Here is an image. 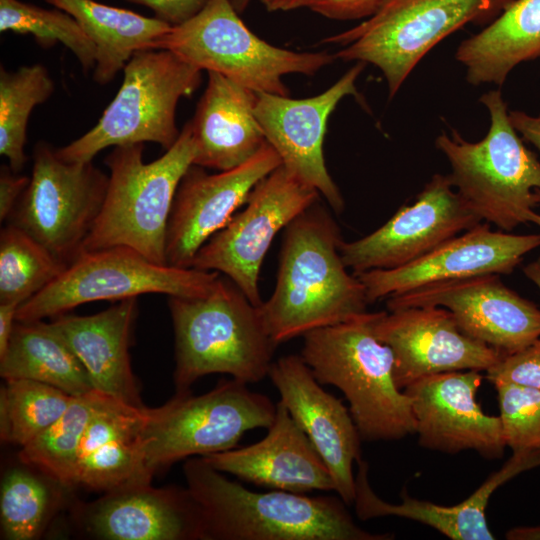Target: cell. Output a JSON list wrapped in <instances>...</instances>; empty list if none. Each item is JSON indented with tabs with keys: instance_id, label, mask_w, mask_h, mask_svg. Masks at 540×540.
Masks as SVG:
<instances>
[{
	"instance_id": "1",
	"label": "cell",
	"mask_w": 540,
	"mask_h": 540,
	"mask_svg": "<svg viewBox=\"0 0 540 540\" xmlns=\"http://www.w3.org/2000/svg\"><path fill=\"white\" fill-rule=\"evenodd\" d=\"M342 243L333 216L317 203L284 229L275 288L260 305L277 345L367 312L365 287L348 272Z\"/></svg>"
},
{
	"instance_id": "2",
	"label": "cell",
	"mask_w": 540,
	"mask_h": 540,
	"mask_svg": "<svg viewBox=\"0 0 540 540\" xmlns=\"http://www.w3.org/2000/svg\"><path fill=\"white\" fill-rule=\"evenodd\" d=\"M197 503L203 540H390L359 527L339 496L282 490L255 492L230 480L202 457L183 466Z\"/></svg>"
},
{
	"instance_id": "3",
	"label": "cell",
	"mask_w": 540,
	"mask_h": 540,
	"mask_svg": "<svg viewBox=\"0 0 540 540\" xmlns=\"http://www.w3.org/2000/svg\"><path fill=\"white\" fill-rule=\"evenodd\" d=\"M175 339V393L201 377L222 373L245 384L268 377L278 346L260 310L228 277L199 297L169 296Z\"/></svg>"
},
{
	"instance_id": "4",
	"label": "cell",
	"mask_w": 540,
	"mask_h": 540,
	"mask_svg": "<svg viewBox=\"0 0 540 540\" xmlns=\"http://www.w3.org/2000/svg\"><path fill=\"white\" fill-rule=\"evenodd\" d=\"M375 312L304 334L300 356L322 385L338 388L363 441L415 433L410 397L394 379V355L375 335Z\"/></svg>"
},
{
	"instance_id": "5",
	"label": "cell",
	"mask_w": 540,
	"mask_h": 540,
	"mask_svg": "<svg viewBox=\"0 0 540 540\" xmlns=\"http://www.w3.org/2000/svg\"><path fill=\"white\" fill-rule=\"evenodd\" d=\"M143 151L144 143L120 145L105 158L110 171L106 195L82 252L122 246L167 264L166 234L173 201L196 155L191 122L161 157L145 163Z\"/></svg>"
},
{
	"instance_id": "6",
	"label": "cell",
	"mask_w": 540,
	"mask_h": 540,
	"mask_svg": "<svg viewBox=\"0 0 540 540\" xmlns=\"http://www.w3.org/2000/svg\"><path fill=\"white\" fill-rule=\"evenodd\" d=\"M490 116L485 137L464 139L456 130L442 133L437 149L450 164L451 183L482 221L503 231L528 223L540 204V160L523 143L499 90L480 99Z\"/></svg>"
},
{
	"instance_id": "7",
	"label": "cell",
	"mask_w": 540,
	"mask_h": 540,
	"mask_svg": "<svg viewBox=\"0 0 540 540\" xmlns=\"http://www.w3.org/2000/svg\"><path fill=\"white\" fill-rule=\"evenodd\" d=\"M201 71L169 50L136 52L96 125L57 148V155L67 162H89L110 146L153 142L170 149L181 132L175 121L177 104L200 86Z\"/></svg>"
},
{
	"instance_id": "8",
	"label": "cell",
	"mask_w": 540,
	"mask_h": 540,
	"mask_svg": "<svg viewBox=\"0 0 540 540\" xmlns=\"http://www.w3.org/2000/svg\"><path fill=\"white\" fill-rule=\"evenodd\" d=\"M230 0H209L183 24L173 26L154 46L169 50L207 72L220 73L256 93L289 96L282 77L314 75L334 61L326 52L276 47L254 34Z\"/></svg>"
},
{
	"instance_id": "9",
	"label": "cell",
	"mask_w": 540,
	"mask_h": 540,
	"mask_svg": "<svg viewBox=\"0 0 540 540\" xmlns=\"http://www.w3.org/2000/svg\"><path fill=\"white\" fill-rule=\"evenodd\" d=\"M511 1L385 0L367 20L323 42L344 46L335 59L379 68L391 98L439 42L468 23L493 20Z\"/></svg>"
},
{
	"instance_id": "10",
	"label": "cell",
	"mask_w": 540,
	"mask_h": 540,
	"mask_svg": "<svg viewBox=\"0 0 540 540\" xmlns=\"http://www.w3.org/2000/svg\"><path fill=\"white\" fill-rule=\"evenodd\" d=\"M275 413L276 404L268 396L233 378L201 395L175 393L163 406L149 408L146 469L153 477L179 460L235 448L246 432L267 429Z\"/></svg>"
},
{
	"instance_id": "11",
	"label": "cell",
	"mask_w": 540,
	"mask_h": 540,
	"mask_svg": "<svg viewBox=\"0 0 540 540\" xmlns=\"http://www.w3.org/2000/svg\"><path fill=\"white\" fill-rule=\"evenodd\" d=\"M219 275L216 271L157 264L128 247L83 251L53 282L19 306L16 320L53 318L89 302L119 301L144 294L204 296Z\"/></svg>"
},
{
	"instance_id": "12",
	"label": "cell",
	"mask_w": 540,
	"mask_h": 540,
	"mask_svg": "<svg viewBox=\"0 0 540 540\" xmlns=\"http://www.w3.org/2000/svg\"><path fill=\"white\" fill-rule=\"evenodd\" d=\"M107 186L108 175L92 161H64L56 148L39 141L30 182L8 221L69 265L82 252Z\"/></svg>"
},
{
	"instance_id": "13",
	"label": "cell",
	"mask_w": 540,
	"mask_h": 540,
	"mask_svg": "<svg viewBox=\"0 0 540 540\" xmlns=\"http://www.w3.org/2000/svg\"><path fill=\"white\" fill-rule=\"evenodd\" d=\"M319 195L281 164L256 184L245 208L202 245L191 268L224 274L260 306L259 276L267 251L278 232Z\"/></svg>"
},
{
	"instance_id": "14",
	"label": "cell",
	"mask_w": 540,
	"mask_h": 540,
	"mask_svg": "<svg viewBox=\"0 0 540 540\" xmlns=\"http://www.w3.org/2000/svg\"><path fill=\"white\" fill-rule=\"evenodd\" d=\"M483 222L453 187L449 175L435 174L411 205H403L381 227L352 242L343 241L342 260L354 275L406 265Z\"/></svg>"
},
{
	"instance_id": "15",
	"label": "cell",
	"mask_w": 540,
	"mask_h": 540,
	"mask_svg": "<svg viewBox=\"0 0 540 540\" xmlns=\"http://www.w3.org/2000/svg\"><path fill=\"white\" fill-rule=\"evenodd\" d=\"M387 309L442 307L468 336L502 355L540 337V308L489 274L421 287L390 297Z\"/></svg>"
},
{
	"instance_id": "16",
	"label": "cell",
	"mask_w": 540,
	"mask_h": 540,
	"mask_svg": "<svg viewBox=\"0 0 540 540\" xmlns=\"http://www.w3.org/2000/svg\"><path fill=\"white\" fill-rule=\"evenodd\" d=\"M357 62L338 81L319 95L292 99L256 93L255 114L266 141L282 165L316 189L332 210L341 214L344 198L326 167L323 143L329 116L346 96H357L356 80L364 68Z\"/></svg>"
},
{
	"instance_id": "17",
	"label": "cell",
	"mask_w": 540,
	"mask_h": 540,
	"mask_svg": "<svg viewBox=\"0 0 540 540\" xmlns=\"http://www.w3.org/2000/svg\"><path fill=\"white\" fill-rule=\"evenodd\" d=\"M281 164L268 142L250 160L230 170L208 174L192 164L173 201L166 234L167 264L191 268L202 245L246 203L256 184Z\"/></svg>"
},
{
	"instance_id": "18",
	"label": "cell",
	"mask_w": 540,
	"mask_h": 540,
	"mask_svg": "<svg viewBox=\"0 0 540 540\" xmlns=\"http://www.w3.org/2000/svg\"><path fill=\"white\" fill-rule=\"evenodd\" d=\"M373 330L393 352L394 379L401 390L433 374L486 371L503 356L465 334L442 307L375 312Z\"/></svg>"
},
{
	"instance_id": "19",
	"label": "cell",
	"mask_w": 540,
	"mask_h": 540,
	"mask_svg": "<svg viewBox=\"0 0 540 540\" xmlns=\"http://www.w3.org/2000/svg\"><path fill=\"white\" fill-rule=\"evenodd\" d=\"M540 247V234L492 231L489 223L447 240L426 255L398 268L356 275L369 304L437 283L480 275L509 274L524 256Z\"/></svg>"
},
{
	"instance_id": "20",
	"label": "cell",
	"mask_w": 540,
	"mask_h": 540,
	"mask_svg": "<svg viewBox=\"0 0 540 540\" xmlns=\"http://www.w3.org/2000/svg\"><path fill=\"white\" fill-rule=\"evenodd\" d=\"M480 372L433 374L403 390L411 400L421 447L450 454L474 450L488 459L503 456L507 446L501 419L485 414L476 401Z\"/></svg>"
},
{
	"instance_id": "21",
	"label": "cell",
	"mask_w": 540,
	"mask_h": 540,
	"mask_svg": "<svg viewBox=\"0 0 540 540\" xmlns=\"http://www.w3.org/2000/svg\"><path fill=\"white\" fill-rule=\"evenodd\" d=\"M268 377L280 395L279 401L328 467L334 491L347 505L353 504V464L361 459L362 440L349 409L324 390L300 355L274 361Z\"/></svg>"
},
{
	"instance_id": "22",
	"label": "cell",
	"mask_w": 540,
	"mask_h": 540,
	"mask_svg": "<svg viewBox=\"0 0 540 540\" xmlns=\"http://www.w3.org/2000/svg\"><path fill=\"white\" fill-rule=\"evenodd\" d=\"M75 516L97 539L203 540L200 510L187 487L123 485L81 504Z\"/></svg>"
},
{
	"instance_id": "23",
	"label": "cell",
	"mask_w": 540,
	"mask_h": 540,
	"mask_svg": "<svg viewBox=\"0 0 540 540\" xmlns=\"http://www.w3.org/2000/svg\"><path fill=\"white\" fill-rule=\"evenodd\" d=\"M202 458L220 472L271 490L334 491L328 467L280 401L273 422L258 442Z\"/></svg>"
},
{
	"instance_id": "24",
	"label": "cell",
	"mask_w": 540,
	"mask_h": 540,
	"mask_svg": "<svg viewBox=\"0 0 540 540\" xmlns=\"http://www.w3.org/2000/svg\"><path fill=\"white\" fill-rule=\"evenodd\" d=\"M137 298L119 300L93 315L64 313L47 325L83 364L95 390L144 408L129 355Z\"/></svg>"
},
{
	"instance_id": "25",
	"label": "cell",
	"mask_w": 540,
	"mask_h": 540,
	"mask_svg": "<svg viewBox=\"0 0 540 540\" xmlns=\"http://www.w3.org/2000/svg\"><path fill=\"white\" fill-rule=\"evenodd\" d=\"M355 475V512L362 520L397 516L434 528L453 540H493L487 524L486 508L492 494L518 474L540 466V450L513 451L504 465L490 475L466 500L452 506L439 505L411 497L402 490L401 502L380 498L368 479L369 466L360 459Z\"/></svg>"
},
{
	"instance_id": "26",
	"label": "cell",
	"mask_w": 540,
	"mask_h": 540,
	"mask_svg": "<svg viewBox=\"0 0 540 540\" xmlns=\"http://www.w3.org/2000/svg\"><path fill=\"white\" fill-rule=\"evenodd\" d=\"M149 408L104 395L84 432L73 487L106 492L131 483H151L144 456Z\"/></svg>"
},
{
	"instance_id": "27",
	"label": "cell",
	"mask_w": 540,
	"mask_h": 540,
	"mask_svg": "<svg viewBox=\"0 0 540 540\" xmlns=\"http://www.w3.org/2000/svg\"><path fill=\"white\" fill-rule=\"evenodd\" d=\"M256 92L208 72V83L190 120L194 165L226 171L250 160L267 142L255 114Z\"/></svg>"
},
{
	"instance_id": "28",
	"label": "cell",
	"mask_w": 540,
	"mask_h": 540,
	"mask_svg": "<svg viewBox=\"0 0 540 540\" xmlns=\"http://www.w3.org/2000/svg\"><path fill=\"white\" fill-rule=\"evenodd\" d=\"M539 58L540 0H512L455 53L472 85L501 86L517 65Z\"/></svg>"
},
{
	"instance_id": "29",
	"label": "cell",
	"mask_w": 540,
	"mask_h": 540,
	"mask_svg": "<svg viewBox=\"0 0 540 540\" xmlns=\"http://www.w3.org/2000/svg\"><path fill=\"white\" fill-rule=\"evenodd\" d=\"M76 19L96 48L93 79L99 85L110 83L141 50L154 49L155 43L171 25L131 10L94 0H46Z\"/></svg>"
},
{
	"instance_id": "30",
	"label": "cell",
	"mask_w": 540,
	"mask_h": 540,
	"mask_svg": "<svg viewBox=\"0 0 540 540\" xmlns=\"http://www.w3.org/2000/svg\"><path fill=\"white\" fill-rule=\"evenodd\" d=\"M0 375L39 381L71 396L95 390L83 364L43 320L16 321Z\"/></svg>"
},
{
	"instance_id": "31",
	"label": "cell",
	"mask_w": 540,
	"mask_h": 540,
	"mask_svg": "<svg viewBox=\"0 0 540 540\" xmlns=\"http://www.w3.org/2000/svg\"><path fill=\"white\" fill-rule=\"evenodd\" d=\"M1 480L0 524L5 540L41 536L62 501L61 482L20 460Z\"/></svg>"
},
{
	"instance_id": "32",
	"label": "cell",
	"mask_w": 540,
	"mask_h": 540,
	"mask_svg": "<svg viewBox=\"0 0 540 540\" xmlns=\"http://www.w3.org/2000/svg\"><path fill=\"white\" fill-rule=\"evenodd\" d=\"M54 90V81L41 64L21 66L13 72L0 69V154L15 173L27 161L24 146L30 114Z\"/></svg>"
},
{
	"instance_id": "33",
	"label": "cell",
	"mask_w": 540,
	"mask_h": 540,
	"mask_svg": "<svg viewBox=\"0 0 540 540\" xmlns=\"http://www.w3.org/2000/svg\"><path fill=\"white\" fill-rule=\"evenodd\" d=\"M104 393L92 390L74 396L66 411L50 427L21 447L19 459L73 487V477L80 444L90 419Z\"/></svg>"
},
{
	"instance_id": "34",
	"label": "cell",
	"mask_w": 540,
	"mask_h": 540,
	"mask_svg": "<svg viewBox=\"0 0 540 540\" xmlns=\"http://www.w3.org/2000/svg\"><path fill=\"white\" fill-rule=\"evenodd\" d=\"M74 396L45 383L4 379L0 390V436L24 447L66 411Z\"/></svg>"
},
{
	"instance_id": "35",
	"label": "cell",
	"mask_w": 540,
	"mask_h": 540,
	"mask_svg": "<svg viewBox=\"0 0 540 540\" xmlns=\"http://www.w3.org/2000/svg\"><path fill=\"white\" fill-rule=\"evenodd\" d=\"M67 267L50 250L8 223L0 232V302L21 305Z\"/></svg>"
},
{
	"instance_id": "36",
	"label": "cell",
	"mask_w": 540,
	"mask_h": 540,
	"mask_svg": "<svg viewBox=\"0 0 540 540\" xmlns=\"http://www.w3.org/2000/svg\"><path fill=\"white\" fill-rule=\"evenodd\" d=\"M0 31L30 34L43 48L60 42L75 55L85 73L95 68V45L76 19L61 9L0 0Z\"/></svg>"
},
{
	"instance_id": "37",
	"label": "cell",
	"mask_w": 540,
	"mask_h": 540,
	"mask_svg": "<svg viewBox=\"0 0 540 540\" xmlns=\"http://www.w3.org/2000/svg\"><path fill=\"white\" fill-rule=\"evenodd\" d=\"M506 446L512 451L540 450V389L493 384Z\"/></svg>"
},
{
	"instance_id": "38",
	"label": "cell",
	"mask_w": 540,
	"mask_h": 540,
	"mask_svg": "<svg viewBox=\"0 0 540 540\" xmlns=\"http://www.w3.org/2000/svg\"><path fill=\"white\" fill-rule=\"evenodd\" d=\"M485 378L495 383H509L540 389V337L525 348L503 355L486 370Z\"/></svg>"
},
{
	"instance_id": "39",
	"label": "cell",
	"mask_w": 540,
	"mask_h": 540,
	"mask_svg": "<svg viewBox=\"0 0 540 540\" xmlns=\"http://www.w3.org/2000/svg\"><path fill=\"white\" fill-rule=\"evenodd\" d=\"M385 0H311L308 7L330 19L353 20L370 17Z\"/></svg>"
},
{
	"instance_id": "40",
	"label": "cell",
	"mask_w": 540,
	"mask_h": 540,
	"mask_svg": "<svg viewBox=\"0 0 540 540\" xmlns=\"http://www.w3.org/2000/svg\"><path fill=\"white\" fill-rule=\"evenodd\" d=\"M150 8L161 21L177 26L198 14L209 0H127Z\"/></svg>"
},
{
	"instance_id": "41",
	"label": "cell",
	"mask_w": 540,
	"mask_h": 540,
	"mask_svg": "<svg viewBox=\"0 0 540 540\" xmlns=\"http://www.w3.org/2000/svg\"><path fill=\"white\" fill-rule=\"evenodd\" d=\"M30 182V177L15 173L10 166L0 169V220H8Z\"/></svg>"
},
{
	"instance_id": "42",
	"label": "cell",
	"mask_w": 540,
	"mask_h": 540,
	"mask_svg": "<svg viewBox=\"0 0 540 540\" xmlns=\"http://www.w3.org/2000/svg\"><path fill=\"white\" fill-rule=\"evenodd\" d=\"M509 117L522 139L533 145L540 153V114L531 115L520 110H510Z\"/></svg>"
},
{
	"instance_id": "43",
	"label": "cell",
	"mask_w": 540,
	"mask_h": 540,
	"mask_svg": "<svg viewBox=\"0 0 540 540\" xmlns=\"http://www.w3.org/2000/svg\"><path fill=\"white\" fill-rule=\"evenodd\" d=\"M19 306L13 302H0V359L9 347Z\"/></svg>"
},
{
	"instance_id": "44",
	"label": "cell",
	"mask_w": 540,
	"mask_h": 540,
	"mask_svg": "<svg viewBox=\"0 0 540 540\" xmlns=\"http://www.w3.org/2000/svg\"><path fill=\"white\" fill-rule=\"evenodd\" d=\"M505 536L508 540H540V525L514 527Z\"/></svg>"
},
{
	"instance_id": "45",
	"label": "cell",
	"mask_w": 540,
	"mask_h": 540,
	"mask_svg": "<svg viewBox=\"0 0 540 540\" xmlns=\"http://www.w3.org/2000/svg\"><path fill=\"white\" fill-rule=\"evenodd\" d=\"M265 8L270 11H288L309 5L311 0H260Z\"/></svg>"
},
{
	"instance_id": "46",
	"label": "cell",
	"mask_w": 540,
	"mask_h": 540,
	"mask_svg": "<svg viewBox=\"0 0 540 540\" xmlns=\"http://www.w3.org/2000/svg\"><path fill=\"white\" fill-rule=\"evenodd\" d=\"M523 272L540 291V257L528 263Z\"/></svg>"
},
{
	"instance_id": "47",
	"label": "cell",
	"mask_w": 540,
	"mask_h": 540,
	"mask_svg": "<svg viewBox=\"0 0 540 540\" xmlns=\"http://www.w3.org/2000/svg\"><path fill=\"white\" fill-rule=\"evenodd\" d=\"M250 1L251 0H230L232 6L238 13L243 12L247 8Z\"/></svg>"
},
{
	"instance_id": "48",
	"label": "cell",
	"mask_w": 540,
	"mask_h": 540,
	"mask_svg": "<svg viewBox=\"0 0 540 540\" xmlns=\"http://www.w3.org/2000/svg\"><path fill=\"white\" fill-rule=\"evenodd\" d=\"M528 222H531L540 228V214L532 211L528 216Z\"/></svg>"
}]
</instances>
